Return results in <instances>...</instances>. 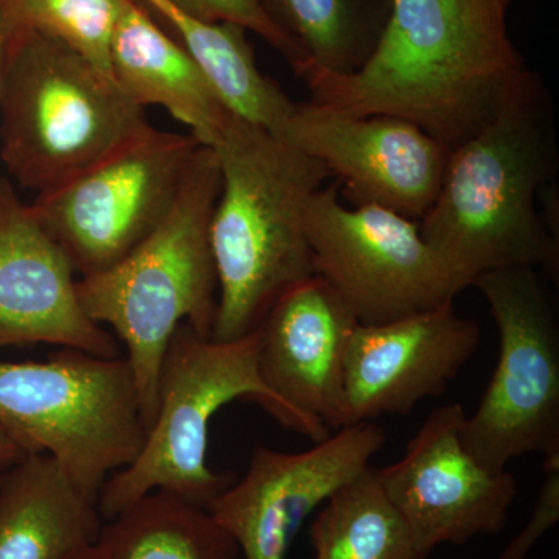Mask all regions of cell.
<instances>
[{
	"label": "cell",
	"mask_w": 559,
	"mask_h": 559,
	"mask_svg": "<svg viewBox=\"0 0 559 559\" xmlns=\"http://www.w3.org/2000/svg\"><path fill=\"white\" fill-rule=\"evenodd\" d=\"M480 334L454 301L378 325L359 323L345 356L349 425L407 415L443 395L479 348Z\"/></svg>",
	"instance_id": "15"
},
{
	"label": "cell",
	"mask_w": 559,
	"mask_h": 559,
	"mask_svg": "<svg viewBox=\"0 0 559 559\" xmlns=\"http://www.w3.org/2000/svg\"><path fill=\"white\" fill-rule=\"evenodd\" d=\"M465 418L457 403L437 407L399 462L374 468L421 559L441 544L462 546L477 535H496L518 496L510 473L485 468L465 450L460 439Z\"/></svg>",
	"instance_id": "11"
},
{
	"label": "cell",
	"mask_w": 559,
	"mask_h": 559,
	"mask_svg": "<svg viewBox=\"0 0 559 559\" xmlns=\"http://www.w3.org/2000/svg\"><path fill=\"white\" fill-rule=\"evenodd\" d=\"M219 191L215 150L201 145L159 226L119 263L76 282L86 314L127 347L146 430L157 414V380L173 334L187 323L212 337L218 275L210 223Z\"/></svg>",
	"instance_id": "4"
},
{
	"label": "cell",
	"mask_w": 559,
	"mask_h": 559,
	"mask_svg": "<svg viewBox=\"0 0 559 559\" xmlns=\"http://www.w3.org/2000/svg\"><path fill=\"white\" fill-rule=\"evenodd\" d=\"M24 452L14 443L9 433L0 428V465H3V463L17 462V460L24 457Z\"/></svg>",
	"instance_id": "26"
},
{
	"label": "cell",
	"mask_w": 559,
	"mask_h": 559,
	"mask_svg": "<svg viewBox=\"0 0 559 559\" xmlns=\"http://www.w3.org/2000/svg\"><path fill=\"white\" fill-rule=\"evenodd\" d=\"M385 432L374 423L345 426L305 452L255 447L241 480L207 511L246 559H285L305 520L370 466Z\"/></svg>",
	"instance_id": "12"
},
{
	"label": "cell",
	"mask_w": 559,
	"mask_h": 559,
	"mask_svg": "<svg viewBox=\"0 0 559 559\" xmlns=\"http://www.w3.org/2000/svg\"><path fill=\"white\" fill-rule=\"evenodd\" d=\"M310 536L314 559H421L371 466L326 500Z\"/></svg>",
	"instance_id": "22"
},
{
	"label": "cell",
	"mask_w": 559,
	"mask_h": 559,
	"mask_svg": "<svg viewBox=\"0 0 559 559\" xmlns=\"http://www.w3.org/2000/svg\"><path fill=\"white\" fill-rule=\"evenodd\" d=\"M100 511L49 454L0 477V559H68L98 543Z\"/></svg>",
	"instance_id": "18"
},
{
	"label": "cell",
	"mask_w": 559,
	"mask_h": 559,
	"mask_svg": "<svg viewBox=\"0 0 559 559\" xmlns=\"http://www.w3.org/2000/svg\"><path fill=\"white\" fill-rule=\"evenodd\" d=\"M145 108L58 40L10 31L0 83V160L46 193L148 130Z\"/></svg>",
	"instance_id": "5"
},
{
	"label": "cell",
	"mask_w": 559,
	"mask_h": 559,
	"mask_svg": "<svg viewBox=\"0 0 559 559\" xmlns=\"http://www.w3.org/2000/svg\"><path fill=\"white\" fill-rule=\"evenodd\" d=\"M250 399L296 430L293 415L261 381L257 331L241 340L213 341L182 323L173 334L157 380V414L130 466L112 474L98 496V511L114 520L153 491H167L207 509L230 487L231 471L207 465L209 425L235 400Z\"/></svg>",
	"instance_id": "6"
},
{
	"label": "cell",
	"mask_w": 559,
	"mask_h": 559,
	"mask_svg": "<svg viewBox=\"0 0 559 559\" xmlns=\"http://www.w3.org/2000/svg\"><path fill=\"white\" fill-rule=\"evenodd\" d=\"M544 479L540 484L535 509L524 530L516 536L498 559H525L533 544L554 527L559 518V455L544 459Z\"/></svg>",
	"instance_id": "25"
},
{
	"label": "cell",
	"mask_w": 559,
	"mask_h": 559,
	"mask_svg": "<svg viewBox=\"0 0 559 559\" xmlns=\"http://www.w3.org/2000/svg\"><path fill=\"white\" fill-rule=\"evenodd\" d=\"M202 143L193 134L142 132L57 189L36 194L33 215L81 277L106 271L168 215Z\"/></svg>",
	"instance_id": "10"
},
{
	"label": "cell",
	"mask_w": 559,
	"mask_h": 559,
	"mask_svg": "<svg viewBox=\"0 0 559 559\" xmlns=\"http://www.w3.org/2000/svg\"><path fill=\"white\" fill-rule=\"evenodd\" d=\"M162 17L179 36V43L197 61L230 114L283 135L297 105L275 81L259 69L245 28L229 22L194 20L167 5Z\"/></svg>",
	"instance_id": "19"
},
{
	"label": "cell",
	"mask_w": 559,
	"mask_h": 559,
	"mask_svg": "<svg viewBox=\"0 0 559 559\" xmlns=\"http://www.w3.org/2000/svg\"><path fill=\"white\" fill-rule=\"evenodd\" d=\"M0 428L24 454H49L87 498L130 466L146 439L127 359L66 348L46 362L0 360Z\"/></svg>",
	"instance_id": "7"
},
{
	"label": "cell",
	"mask_w": 559,
	"mask_h": 559,
	"mask_svg": "<svg viewBox=\"0 0 559 559\" xmlns=\"http://www.w3.org/2000/svg\"><path fill=\"white\" fill-rule=\"evenodd\" d=\"M359 325L319 275L286 290L257 329L261 381L318 443L349 426L345 356Z\"/></svg>",
	"instance_id": "14"
},
{
	"label": "cell",
	"mask_w": 559,
	"mask_h": 559,
	"mask_svg": "<svg viewBox=\"0 0 559 559\" xmlns=\"http://www.w3.org/2000/svg\"><path fill=\"white\" fill-rule=\"evenodd\" d=\"M305 235L314 274L362 325L432 310L471 286L418 223L381 205L347 207L336 180L308 201Z\"/></svg>",
	"instance_id": "9"
},
{
	"label": "cell",
	"mask_w": 559,
	"mask_h": 559,
	"mask_svg": "<svg viewBox=\"0 0 559 559\" xmlns=\"http://www.w3.org/2000/svg\"><path fill=\"white\" fill-rule=\"evenodd\" d=\"M108 559H237L238 544L204 507L153 491L103 525Z\"/></svg>",
	"instance_id": "21"
},
{
	"label": "cell",
	"mask_w": 559,
	"mask_h": 559,
	"mask_svg": "<svg viewBox=\"0 0 559 559\" xmlns=\"http://www.w3.org/2000/svg\"><path fill=\"white\" fill-rule=\"evenodd\" d=\"M68 559H108L106 558L105 551L102 550V547L98 544H94V546L86 547V549L76 551L72 557Z\"/></svg>",
	"instance_id": "28"
},
{
	"label": "cell",
	"mask_w": 559,
	"mask_h": 559,
	"mask_svg": "<svg viewBox=\"0 0 559 559\" xmlns=\"http://www.w3.org/2000/svg\"><path fill=\"white\" fill-rule=\"evenodd\" d=\"M264 13L300 50L311 72H359L380 46L392 0H260Z\"/></svg>",
	"instance_id": "20"
},
{
	"label": "cell",
	"mask_w": 559,
	"mask_h": 559,
	"mask_svg": "<svg viewBox=\"0 0 559 559\" xmlns=\"http://www.w3.org/2000/svg\"><path fill=\"white\" fill-rule=\"evenodd\" d=\"M557 170L551 98L530 70L492 119L451 151L419 231L471 286L484 272L506 267L543 270L557 280L558 237L536 209Z\"/></svg>",
	"instance_id": "2"
},
{
	"label": "cell",
	"mask_w": 559,
	"mask_h": 559,
	"mask_svg": "<svg viewBox=\"0 0 559 559\" xmlns=\"http://www.w3.org/2000/svg\"><path fill=\"white\" fill-rule=\"evenodd\" d=\"M176 9L194 20L229 22L245 31L257 33L285 57L297 76H304L308 62L300 50L275 27L261 7L260 0H168Z\"/></svg>",
	"instance_id": "24"
},
{
	"label": "cell",
	"mask_w": 559,
	"mask_h": 559,
	"mask_svg": "<svg viewBox=\"0 0 559 559\" xmlns=\"http://www.w3.org/2000/svg\"><path fill=\"white\" fill-rule=\"evenodd\" d=\"M212 148L221 171L210 223L218 275L212 340L230 342L253 333L286 290L316 275L305 210L331 175L282 135L235 116Z\"/></svg>",
	"instance_id": "3"
},
{
	"label": "cell",
	"mask_w": 559,
	"mask_h": 559,
	"mask_svg": "<svg viewBox=\"0 0 559 559\" xmlns=\"http://www.w3.org/2000/svg\"><path fill=\"white\" fill-rule=\"evenodd\" d=\"M121 0H0L10 31L38 33L110 72V43ZM114 79V76H112Z\"/></svg>",
	"instance_id": "23"
},
{
	"label": "cell",
	"mask_w": 559,
	"mask_h": 559,
	"mask_svg": "<svg viewBox=\"0 0 559 559\" xmlns=\"http://www.w3.org/2000/svg\"><path fill=\"white\" fill-rule=\"evenodd\" d=\"M110 72L135 105L160 106L202 145L212 146L234 116L189 51L154 24L138 0L120 2Z\"/></svg>",
	"instance_id": "17"
},
{
	"label": "cell",
	"mask_w": 559,
	"mask_h": 559,
	"mask_svg": "<svg viewBox=\"0 0 559 559\" xmlns=\"http://www.w3.org/2000/svg\"><path fill=\"white\" fill-rule=\"evenodd\" d=\"M7 40H9V25L0 9V83H2L3 60H5Z\"/></svg>",
	"instance_id": "27"
},
{
	"label": "cell",
	"mask_w": 559,
	"mask_h": 559,
	"mask_svg": "<svg viewBox=\"0 0 559 559\" xmlns=\"http://www.w3.org/2000/svg\"><path fill=\"white\" fill-rule=\"evenodd\" d=\"M73 274L31 205L0 180V348L51 344L119 358L117 337L81 307Z\"/></svg>",
	"instance_id": "16"
},
{
	"label": "cell",
	"mask_w": 559,
	"mask_h": 559,
	"mask_svg": "<svg viewBox=\"0 0 559 559\" xmlns=\"http://www.w3.org/2000/svg\"><path fill=\"white\" fill-rule=\"evenodd\" d=\"M499 331V359L479 406L460 430L489 471L525 454L559 455V326L539 271H487L473 283Z\"/></svg>",
	"instance_id": "8"
},
{
	"label": "cell",
	"mask_w": 559,
	"mask_h": 559,
	"mask_svg": "<svg viewBox=\"0 0 559 559\" xmlns=\"http://www.w3.org/2000/svg\"><path fill=\"white\" fill-rule=\"evenodd\" d=\"M492 2L496 3V5H499L500 9L506 10L509 9V5L511 3V0H492Z\"/></svg>",
	"instance_id": "29"
},
{
	"label": "cell",
	"mask_w": 559,
	"mask_h": 559,
	"mask_svg": "<svg viewBox=\"0 0 559 559\" xmlns=\"http://www.w3.org/2000/svg\"><path fill=\"white\" fill-rule=\"evenodd\" d=\"M282 138L322 162L356 205H381L421 219L439 194L451 151L395 116H347L297 105Z\"/></svg>",
	"instance_id": "13"
},
{
	"label": "cell",
	"mask_w": 559,
	"mask_h": 559,
	"mask_svg": "<svg viewBox=\"0 0 559 559\" xmlns=\"http://www.w3.org/2000/svg\"><path fill=\"white\" fill-rule=\"evenodd\" d=\"M492 0H392L359 72L305 76L311 105L412 121L452 151L492 119L530 72Z\"/></svg>",
	"instance_id": "1"
}]
</instances>
